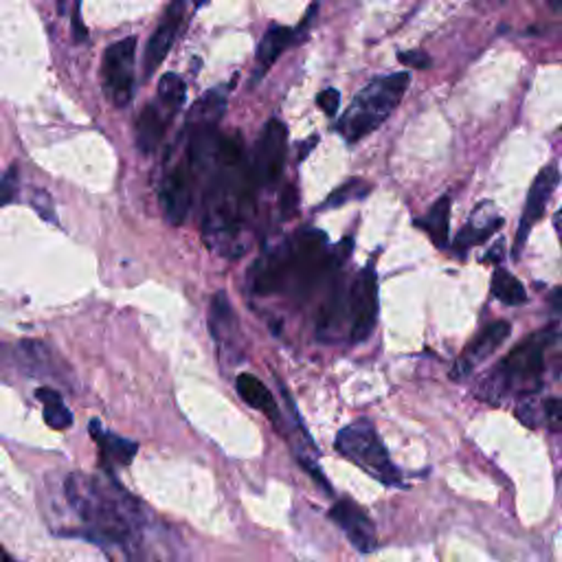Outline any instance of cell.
Here are the masks:
<instances>
[{
    "instance_id": "20",
    "label": "cell",
    "mask_w": 562,
    "mask_h": 562,
    "mask_svg": "<svg viewBox=\"0 0 562 562\" xmlns=\"http://www.w3.org/2000/svg\"><path fill=\"white\" fill-rule=\"evenodd\" d=\"M416 224L426 231L428 238L437 249H446L448 235H451V196H442L431 209L426 211L424 218H417Z\"/></svg>"
},
{
    "instance_id": "22",
    "label": "cell",
    "mask_w": 562,
    "mask_h": 562,
    "mask_svg": "<svg viewBox=\"0 0 562 562\" xmlns=\"http://www.w3.org/2000/svg\"><path fill=\"white\" fill-rule=\"evenodd\" d=\"M36 398L42 402L44 422H47L53 431H66V428L73 426V413L68 411L62 396L56 389L53 387L38 389Z\"/></svg>"
},
{
    "instance_id": "28",
    "label": "cell",
    "mask_w": 562,
    "mask_h": 562,
    "mask_svg": "<svg viewBox=\"0 0 562 562\" xmlns=\"http://www.w3.org/2000/svg\"><path fill=\"white\" fill-rule=\"evenodd\" d=\"M317 103L325 115L334 117L338 112V106H341V92L337 88H325L323 92H319Z\"/></svg>"
},
{
    "instance_id": "19",
    "label": "cell",
    "mask_w": 562,
    "mask_h": 562,
    "mask_svg": "<svg viewBox=\"0 0 562 562\" xmlns=\"http://www.w3.org/2000/svg\"><path fill=\"white\" fill-rule=\"evenodd\" d=\"M235 389H238L240 398L246 404H249V407L258 408V411L264 413L266 417L279 422L277 400H275V396L270 393V389L266 387V384L261 382L259 378L250 376V373H240V376L235 378Z\"/></svg>"
},
{
    "instance_id": "29",
    "label": "cell",
    "mask_w": 562,
    "mask_h": 562,
    "mask_svg": "<svg viewBox=\"0 0 562 562\" xmlns=\"http://www.w3.org/2000/svg\"><path fill=\"white\" fill-rule=\"evenodd\" d=\"M31 205H33V209H36L47 222H57L56 211H53V200L47 191H36L31 198Z\"/></svg>"
},
{
    "instance_id": "35",
    "label": "cell",
    "mask_w": 562,
    "mask_h": 562,
    "mask_svg": "<svg viewBox=\"0 0 562 562\" xmlns=\"http://www.w3.org/2000/svg\"><path fill=\"white\" fill-rule=\"evenodd\" d=\"M7 560H9V554L3 549V547H0V562H7Z\"/></svg>"
},
{
    "instance_id": "32",
    "label": "cell",
    "mask_w": 562,
    "mask_h": 562,
    "mask_svg": "<svg viewBox=\"0 0 562 562\" xmlns=\"http://www.w3.org/2000/svg\"><path fill=\"white\" fill-rule=\"evenodd\" d=\"M483 259H486V261H495V264H501V259H503V241H496V244L492 246L490 253H487Z\"/></svg>"
},
{
    "instance_id": "11",
    "label": "cell",
    "mask_w": 562,
    "mask_h": 562,
    "mask_svg": "<svg viewBox=\"0 0 562 562\" xmlns=\"http://www.w3.org/2000/svg\"><path fill=\"white\" fill-rule=\"evenodd\" d=\"M510 332H512L510 323H505V321H495L487 325V328H483L481 332L477 334L475 341L463 349L461 356L457 358L455 364H452V369H451L452 381L460 382L463 381V378L470 376V373L475 372L483 361H487V358H490L492 354H495L496 349L507 341Z\"/></svg>"
},
{
    "instance_id": "9",
    "label": "cell",
    "mask_w": 562,
    "mask_h": 562,
    "mask_svg": "<svg viewBox=\"0 0 562 562\" xmlns=\"http://www.w3.org/2000/svg\"><path fill=\"white\" fill-rule=\"evenodd\" d=\"M196 179L191 174V167L187 159L171 167L161 185V205L162 214L170 224L180 226L187 220V214L191 209V198H194Z\"/></svg>"
},
{
    "instance_id": "13",
    "label": "cell",
    "mask_w": 562,
    "mask_h": 562,
    "mask_svg": "<svg viewBox=\"0 0 562 562\" xmlns=\"http://www.w3.org/2000/svg\"><path fill=\"white\" fill-rule=\"evenodd\" d=\"M182 16H185V3L176 0L170 4V9L165 12L159 27L154 29L152 38L147 40L145 53H143V77L150 80L162 62H165L167 53L171 51V44H174L176 36H179V29L182 24Z\"/></svg>"
},
{
    "instance_id": "31",
    "label": "cell",
    "mask_w": 562,
    "mask_h": 562,
    "mask_svg": "<svg viewBox=\"0 0 562 562\" xmlns=\"http://www.w3.org/2000/svg\"><path fill=\"white\" fill-rule=\"evenodd\" d=\"M75 27H73V36H75V40L77 42H83L88 38V31H86V27H83V22H82V13H80V4H77V9H75Z\"/></svg>"
},
{
    "instance_id": "3",
    "label": "cell",
    "mask_w": 562,
    "mask_h": 562,
    "mask_svg": "<svg viewBox=\"0 0 562 562\" xmlns=\"http://www.w3.org/2000/svg\"><path fill=\"white\" fill-rule=\"evenodd\" d=\"M551 343V329H542L516 345L503 361L483 378L477 396L499 404L510 396H522L540 387L545 373V349Z\"/></svg>"
},
{
    "instance_id": "34",
    "label": "cell",
    "mask_w": 562,
    "mask_h": 562,
    "mask_svg": "<svg viewBox=\"0 0 562 562\" xmlns=\"http://www.w3.org/2000/svg\"><path fill=\"white\" fill-rule=\"evenodd\" d=\"M554 224H556V229H558V238H560V244H562V206H560L558 214H556Z\"/></svg>"
},
{
    "instance_id": "4",
    "label": "cell",
    "mask_w": 562,
    "mask_h": 562,
    "mask_svg": "<svg viewBox=\"0 0 562 562\" xmlns=\"http://www.w3.org/2000/svg\"><path fill=\"white\" fill-rule=\"evenodd\" d=\"M408 82V73H391L369 82L343 112L338 132L349 143H356L378 130L402 101Z\"/></svg>"
},
{
    "instance_id": "26",
    "label": "cell",
    "mask_w": 562,
    "mask_h": 562,
    "mask_svg": "<svg viewBox=\"0 0 562 562\" xmlns=\"http://www.w3.org/2000/svg\"><path fill=\"white\" fill-rule=\"evenodd\" d=\"M18 187H21V179H18V165H12L7 171H4L3 179H0V206L16 200Z\"/></svg>"
},
{
    "instance_id": "25",
    "label": "cell",
    "mask_w": 562,
    "mask_h": 562,
    "mask_svg": "<svg viewBox=\"0 0 562 562\" xmlns=\"http://www.w3.org/2000/svg\"><path fill=\"white\" fill-rule=\"evenodd\" d=\"M369 191H372V185H369V182H364L361 179H352L345 182L343 187H338L337 191H332V196L323 202V209H337V206L347 205V202L352 200H361L369 194Z\"/></svg>"
},
{
    "instance_id": "7",
    "label": "cell",
    "mask_w": 562,
    "mask_h": 562,
    "mask_svg": "<svg viewBox=\"0 0 562 562\" xmlns=\"http://www.w3.org/2000/svg\"><path fill=\"white\" fill-rule=\"evenodd\" d=\"M349 338L354 343L367 341L378 319V279L372 266L361 270L347 294Z\"/></svg>"
},
{
    "instance_id": "23",
    "label": "cell",
    "mask_w": 562,
    "mask_h": 562,
    "mask_svg": "<svg viewBox=\"0 0 562 562\" xmlns=\"http://www.w3.org/2000/svg\"><path fill=\"white\" fill-rule=\"evenodd\" d=\"M492 294L505 305H519L527 302L525 285L505 268H496L492 275Z\"/></svg>"
},
{
    "instance_id": "6",
    "label": "cell",
    "mask_w": 562,
    "mask_h": 562,
    "mask_svg": "<svg viewBox=\"0 0 562 562\" xmlns=\"http://www.w3.org/2000/svg\"><path fill=\"white\" fill-rule=\"evenodd\" d=\"M136 38H126L106 48L101 62L103 92L117 108H126L135 92Z\"/></svg>"
},
{
    "instance_id": "2",
    "label": "cell",
    "mask_w": 562,
    "mask_h": 562,
    "mask_svg": "<svg viewBox=\"0 0 562 562\" xmlns=\"http://www.w3.org/2000/svg\"><path fill=\"white\" fill-rule=\"evenodd\" d=\"M66 499L88 527L86 539L106 545L130 547L141 540L147 527L145 510L135 496L110 477H91L73 472L66 479Z\"/></svg>"
},
{
    "instance_id": "5",
    "label": "cell",
    "mask_w": 562,
    "mask_h": 562,
    "mask_svg": "<svg viewBox=\"0 0 562 562\" xmlns=\"http://www.w3.org/2000/svg\"><path fill=\"white\" fill-rule=\"evenodd\" d=\"M337 451L384 486H400V472L389 460V452L369 420H356L345 426L334 442Z\"/></svg>"
},
{
    "instance_id": "8",
    "label": "cell",
    "mask_w": 562,
    "mask_h": 562,
    "mask_svg": "<svg viewBox=\"0 0 562 562\" xmlns=\"http://www.w3.org/2000/svg\"><path fill=\"white\" fill-rule=\"evenodd\" d=\"M288 154V130L279 119H270L253 152L250 171L258 187H270L279 180Z\"/></svg>"
},
{
    "instance_id": "21",
    "label": "cell",
    "mask_w": 562,
    "mask_h": 562,
    "mask_svg": "<svg viewBox=\"0 0 562 562\" xmlns=\"http://www.w3.org/2000/svg\"><path fill=\"white\" fill-rule=\"evenodd\" d=\"M293 40H294L293 29L281 27V24H273V27L264 33V38H261L258 47L259 71H266V68L273 66V64L279 60L281 53L293 44Z\"/></svg>"
},
{
    "instance_id": "36",
    "label": "cell",
    "mask_w": 562,
    "mask_h": 562,
    "mask_svg": "<svg viewBox=\"0 0 562 562\" xmlns=\"http://www.w3.org/2000/svg\"><path fill=\"white\" fill-rule=\"evenodd\" d=\"M57 4H60V7H64V4H66V0H57Z\"/></svg>"
},
{
    "instance_id": "27",
    "label": "cell",
    "mask_w": 562,
    "mask_h": 562,
    "mask_svg": "<svg viewBox=\"0 0 562 562\" xmlns=\"http://www.w3.org/2000/svg\"><path fill=\"white\" fill-rule=\"evenodd\" d=\"M542 422L554 433H562V398L542 402Z\"/></svg>"
},
{
    "instance_id": "16",
    "label": "cell",
    "mask_w": 562,
    "mask_h": 562,
    "mask_svg": "<svg viewBox=\"0 0 562 562\" xmlns=\"http://www.w3.org/2000/svg\"><path fill=\"white\" fill-rule=\"evenodd\" d=\"M171 117L174 115L167 108H162L159 101L147 103L143 108L139 119H136V147H139L143 154L150 156L159 150Z\"/></svg>"
},
{
    "instance_id": "14",
    "label": "cell",
    "mask_w": 562,
    "mask_h": 562,
    "mask_svg": "<svg viewBox=\"0 0 562 562\" xmlns=\"http://www.w3.org/2000/svg\"><path fill=\"white\" fill-rule=\"evenodd\" d=\"M501 226H503V218L496 214L495 205H492V202H483V205H479L475 211H472L470 222H468V224L461 229V233L457 235L452 250H455L457 258H463L470 246L479 244V241H486L490 235H495Z\"/></svg>"
},
{
    "instance_id": "30",
    "label": "cell",
    "mask_w": 562,
    "mask_h": 562,
    "mask_svg": "<svg viewBox=\"0 0 562 562\" xmlns=\"http://www.w3.org/2000/svg\"><path fill=\"white\" fill-rule=\"evenodd\" d=\"M400 62L407 64V66L413 68H428L431 66V57L422 51H402L400 53Z\"/></svg>"
},
{
    "instance_id": "33",
    "label": "cell",
    "mask_w": 562,
    "mask_h": 562,
    "mask_svg": "<svg viewBox=\"0 0 562 562\" xmlns=\"http://www.w3.org/2000/svg\"><path fill=\"white\" fill-rule=\"evenodd\" d=\"M551 305H554L556 310H560V312H562V288L554 290V294H551Z\"/></svg>"
},
{
    "instance_id": "12",
    "label": "cell",
    "mask_w": 562,
    "mask_h": 562,
    "mask_svg": "<svg viewBox=\"0 0 562 562\" xmlns=\"http://www.w3.org/2000/svg\"><path fill=\"white\" fill-rule=\"evenodd\" d=\"M329 519L341 527L343 534L354 545V549H358L361 554H372L378 547L376 527H373L367 512L352 499H341L334 503L332 510H329Z\"/></svg>"
},
{
    "instance_id": "15",
    "label": "cell",
    "mask_w": 562,
    "mask_h": 562,
    "mask_svg": "<svg viewBox=\"0 0 562 562\" xmlns=\"http://www.w3.org/2000/svg\"><path fill=\"white\" fill-rule=\"evenodd\" d=\"M209 329L222 352H235L238 349L240 323L233 312V305L229 303V297L224 293H218L211 299Z\"/></svg>"
},
{
    "instance_id": "1",
    "label": "cell",
    "mask_w": 562,
    "mask_h": 562,
    "mask_svg": "<svg viewBox=\"0 0 562 562\" xmlns=\"http://www.w3.org/2000/svg\"><path fill=\"white\" fill-rule=\"evenodd\" d=\"M209 174L202 233L209 249H215L224 258H240L244 253L240 235L253 214L258 187L240 135L220 136Z\"/></svg>"
},
{
    "instance_id": "18",
    "label": "cell",
    "mask_w": 562,
    "mask_h": 562,
    "mask_svg": "<svg viewBox=\"0 0 562 562\" xmlns=\"http://www.w3.org/2000/svg\"><path fill=\"white\" fill-rule=\"evenodd\" d=\"M16 356L18 364L27 376L33 378H57L56 372V356H53L51 349L40 341H22L16 345V352H12Z\"/></svg>"
},
{
    "instance_id": "10",
    "label": "cell",
    "mask_w": 562,
    "mask_h": 562,
    "mask_svg": "<svg viewBox=\"0 0 562 562\" xmlns=\"http://www.w3.org/2000/svg\"><path fill=\"white\" fill-rule=\"evenodd\" d=\"M560 174H558V167L556 165H547L542 167L540 174L536 176V180L531 182L530 187V194H527L525 200V211H522L521 222H519V231H516V246H514V258H519L522 246H525L527 238H530V231L531 226L536 224L542 218L547 209V202H549L551 194L556 191L558 187Z\"/></svg>"
},
{
    "instance_id": "24",
    "label": "cell",
    "mask_w": 562,
    "mask_h": 562,
    "mask_svg": "<svg viewBox=\"0 0 562 562\" xmlns=\"http://www.w3.org/2000/svg\"><path fill=\"white\" fill-rule=\"evenodd\" d=\"M187 97V86L182 82L180 75L176 73H167V75L161 77L159 82V103L162 108L176 115L180 110V106L185 103Z\"/></svg>"
},
{
    "instance_id": "17",
    "label": "cell",
    "mask_w": 562,
    "mask_h": 562,
    "mask_svg": "<svg viewBox=\"0 0 562 562\" xmlns=\"http://www.w3.org/2000/svg\"><path fill=\"white\" fill-rule=\"evenodd\" d=\"M91 435L92 440L100 446V452L103 457V461L108 466H127L132 460H135L136 451H139V443L127 440V437L117 435V433L103 431L100 426V420H92L91 424Z\"/></svg>"
}]
</instances>
